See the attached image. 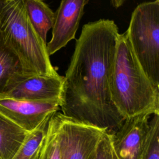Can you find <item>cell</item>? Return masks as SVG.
Wrapping results in <instances>:
<instances>
[{"mask_svg": "<svg viewBox=\"0 0 159 159\" xmlns=\"http://www.w3.org/2000/svg\"><path fill=\"white\" fill-rule=\"evenodd\" d=\"M119 35L112 20L101 19L83 26L63 76L59 101L63 116L108 134L124 119L109 88Z\"/></svg>", "mask_w": 159, "mask_h": 159, "instance_id": "cell-1", "label": "cell"}, {"mask_svg": "<svg viewBox=\"0 0 159 159\" xmlns=\"http://www.w3.org/2000/svg\"><path fill=\"white\" fill-rule=\"evenodd\" d=\"M109 88L112 101L124 118L159 114V87L145 74L125 32L119 35Z\"/></svg>", "mask_w": 159, "mask_h": 159, "instance_id": "cell-2", "label": "cell"}, {"mask_svg": "<svg viewBox=\"0 0 159 159\" xmlns=\"http://www.w3.org/2000/svg\"><path fill=\"white\" fill-rule=\"evenodd\" d=\"M0 32L5 44L31 75H58L45 42L31 24L22 0L4 1L0 9Z\"/></svg>", "mask_w": 159, "mask_h": 159, "instance_id": "cell-3", "label": "cell"}, {"mask_svg": "<svg viewBox=\"0 0 159 159\" xmlns=\"http://www.w3.org/2000/svg\"><path fill=\"white\" fill-rule=\"evenodd\" d=\"M125 32L145 74L159 87V0L138 5Z\"/></svg>", "mask_w": 159, "mask_h": 159, "instance_id": "cell-4", "label": "cell"}, {"mask_svg": "<svg viewBox=\"0 0 159 159\" xmlns=\"http://www.w3.org/2000/svg\"><path fill=\"white\" fill-rule=\"evenodd\" d=\"M56 116L61 159H93L106 131L67 119L58 111Z\"/></svg>", "mask_w": 159, "mask_h": 159, "instance_id": "cell-5", "label": "cell"}, {"mask_svg": "<svg viewBox=\"0 0 159 159\" xmlns=\"http://www.w3.org/2000/svg\"><path fill=\"white\" fill-rule=\"evenodd\" d=\"M151 115L142 114L124 118L116 130L109 134L112 149L117 159H140Z\"/></svg>", "mask_w": 159, "mask_h": 159, "instance_id": "cell-6", "label": "cell"}, {"mask_svg": "<svg viewBox=\"0 0 159 159\" xmlns=\"http://www.w3.org/2000/svg\"><path fill=\"white\" fill-rule=\"evenodd\" d=\"M60 109L59 101H29L0 97V112L27 132Z\"/></svg>", "mask_w": 159, "mask_h": 159, "instance_id": "cell-7", "label": "cell"}, {"mask_svg": "<svg viewBox=\"0 0 159 159\" xmlns=\"http://www.w3.org/2000/svg\"><path fill=\"white\" fill-rule=\"evenodd\" d=\"M89 0H61L55 12L52 36L47 44L50 56L75 39L84 8Z\"/></svg>", "mask_w": 159, "mask_h": 159, "instance_id": "cell-8", "label": "cell"}, {"mask_svg": "<svg viewBox=\"0 0 159 159\" xmlns=\"http://www.w3.org/2000/svg\"><path fill=\"white\" fill-rule=\"evenodd\" d=\"M63 76L34 75L9 86L0 97L29 101H60Z\"/></svg>", "mask_w": 159, "mask_h": 159, "instance_id": "cell-9", "label": "cell"}, {"mask_svg": "<svg viewBox=\"0 0 159 159\" xmlns=\"http://www.w3.org/2000/svg\"><path fill=\"white\" fill-rule=\"evenodd\" d=\"M31 76L17 55L5 44L0 32V96L11 84Z\"/></svg>", "mask_w": 159, "mask_h": 159, "instance_id": "cell-10", "label": "cell"}, {"mask_svg": "<svg viewBox=\"0 0 159 159\" xmlns=\"http://www.w3.org/2000/svg\"><path fill=\"white\" fill-rule=\"evenodd\" d=\"M29 133L0 112L1 158L12 159Z\"/></svg>", "mask_w": 159, "mask_h": 159, "instance_id": "cell-11", "label": "cell"}, {"mask_svg": "<svg viewBox=\"0 0 159 159\" xmlns=\"http://www.w3.org/2000/svg\"><path fill=\"white\" fill-rule=\"evenodd\" d=\"M33 27L47 43V34L53 27L55 12L43 0H22Z\"/></svg>", "mask_w": 159, "mask_h": 159, "instance_id": "cell-12", "label": "cell"}, {"mask_svg": "<svg viewBox=\"0 0 159 159\" xmlns=\"http://www.w3.org/2000/svg\"><path fill=\"white\" fill-rule=\"evenodd\" d=\"M37 159H61L56 112L48 121L46 132L39 148Z\"/></svg>", "mask_w": 159, "mask_h": 159, "instance_id": "cell-13", "label": "cell"}, {"mask_svg": "<svg viewBox=\"0 0 159 159\" xmlns=\"http://www.w3.org/2000/svg\"><path fill=\"white\" fill-rule=\"evenodd\" d=\"M51 116L47 118L35 130L28 134L23 144L12 159H34L35 158Z\"/></svg>", "mask_w": 159, "mask_h": 159, "instance_id": "cell-14", "label": "cell"}, {"mask_svg": "<svg viewBox=\"0 0 159 159\" xmlns=\"http://www.w3.org/2000/svg\"><path fill=\"white\" fill-rule=\"evenodd\" d=\"M140 159H159V114H153Z\"/></svg>", "mask_w": 159, "mask_h": 159, "instance_id": "cell-15", "label": "cell"}, {"mask_svg": "<svg viewBox=\"0 0 159 159\" xmlns=\"http://www.w3.org/2000/svg\"><path fill=\"white\" fill-rule=\"evenodd\" d=\"M112 155L110 136L105 132L98 142L93 159H112Z\"/></svg>", "mask_w": 159, "mask_h": 159, "instance_id": "cell-16", "label": "cell"}, {"mask_svg": "<svg viewBox=\"0 0 159 159\" xmlns=\"http://www.w3.org/2000/svg\"><path fill=\"white\" fill-rule=\"evenodd\" d=\"M125 1L126 0H111L112 6L115 8L120 7Z\"/></svg>", "mask_w": 159, "mask_h": 159, "instance_id": "cell-17", "label": "cell"}, {"mask_svg": "<svg viewBox=\"0 0 159 159\" xmlns=\"http://www.w3.org/2000/svg\"><path fill=\"white\" fill-rule=\"evenodd\" d=\"M4 1H6V0H0V9H1V6H2V4H3V2H4Z\"/></svg>", "mask_w": 159, "mask_h": 159, "instance_id": "cell-18", "label": "cell"}, {"mask_svg": "<svg viewBox=\"0 0 159 159\" xmlns=\"http://www.w3.org/2000/svg\"><path fill=\"white\" fill-rule=\"evenodd\" d=\"M112 151H113V150H112ZM112 159H117V158L116 157V156H115L114 152H113V155H112Z\"/></svg>", "mask_w": 159, "mask_h": 159, "instance_id": "cell-19", "label": "cell"}, {"mask_svg": "<svg viewBox=\"0 0 159 159\" xmlns=\"http://www.w3.org/2000/svg\"><path fill=\"white\" fill-rule=\"evenodd\" d=\"M37 156H36V157H35V158H34V159H37Z\"/></svg>", "mask_w": 159, "mask_h": 159, "instance_id": "cell-20", "label": "cell"}, {"mask_svg": "<svg viewBox=\"0 0 159 159\" xmlns=\"http://www.w3.org/2000/svg\"><path fill=\"white\" fill-rule=\"evenodd\" d=\"M6 1H10V0H6Z\"/></svg>", "mask_w": 159, "mask_h": 159, "instance_id": "cell-21", "label": "cell"}, {"mask_svg": "<svg viewBox=\"0 0 159 159\" xmlns=\"http://www.w3.org/2000/svg\"><path fill=\"white\" fill-rule=\"evenodd\" d=\"M0 159H1V157H0Z\"/></svg>", "mask_w": 159, "mask_h": 159, "instance_id": "cell-22", "label": "cell"}]
</instances>
